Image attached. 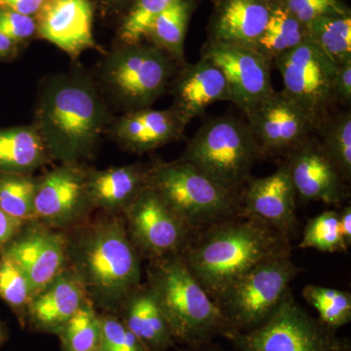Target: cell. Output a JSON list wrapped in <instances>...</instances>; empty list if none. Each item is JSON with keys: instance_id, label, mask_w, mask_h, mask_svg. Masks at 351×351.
<instances>
[{"instance_id": "cell-1", "label": "cell", "mask_w": 351, "mask_h": 351, "mask_svg": "<svg viewBox=\"0 0 351 351\" xmlns=\"http://www.w3.org/2000/svg\"><path fill=\"white\" fill-rule=\"evenodd\" d=\"M113 119L93 75L73 69L43 80L32 124L53 161L84 163L94 156Z\"/></svg>"}, {"instance_id": "cell-2", "label": "cell", "mask_w": 351, "mask_h": 351, "mask_svg": "<svg viewBox=\"0 0 351 351\" xmlns=\"http://www.w3.org/2000/svg\"><path fill=\"white\" fill-rule=\"evenodd\" d=\"M292 250L287 237L240 210L193 232L180 256L215 301L249 270Z\"/></svg>"}, {"instance_id": "cell-3", "label": "cell", "mask_w": 351, "mask_h": 351, "mask_svg": "<svg viewBox=\"0 0 351 351\" xmlns=\"http://www.w3.org/2000/svg\"><path fill=\"white\" fill-rule=\"evenodd\" d=\"M66 237L69 267L82 281L88 299L105 313L117 314L142 284V257L129 237L123 215L87 219Z\"/></svg>"}, {"instance_id": "cell-4", "label": "cell", "mask_w": 351, "mask_h": 351, "mask_svg": "<svg viewBox=\"0 0 351 351\" xmlns=\"http://www.w3.org/2000/svg\"><path fill=\"white\" fill-rule=\"evenodd\" d=\"M147 285L169 324L176 343L184 346L228 339L230 332L216 302L191 274L180 254L149 261Z\"/></svg>"}, {"instance_id": "cell-5", "label": "cell", "mask_w": 351, "mask_h": 351, "mask_svg": "<svg viewBox=\"0 0 351 351\" xmlns=\"http://www.w3.org/2000/svg\"><path fill=\"white\" fill-rule=\"evenodd\" d=\"M180 66L151 43L119 44L104 54L93 76L112 110L125 113L152 108Z\"/></svg>"}, {"instance_id": "cell-6", "label": "cell", "mask_w": 351, "mask_h": 351, "mask_svg": "<svg viewBox=\"0 0 351 351\" xmlns=\"http://www.w3.org/2000/svg\"><path fill=\"white\" fill-rule=\"evenodd\" d=\"M261 152L247 122L233 115L207 119L189 141L180 160L219 186L242 193Z\"/></svg>"}, {"instance_id": "cell-7", "label": "cell", "mask_w": 351, "mask_h": 351, "mask_svg": "<svg viewBox=\"0 0 351 351\" xmlns=\"http://www.w3.org/2000/svg\"><path fill=\"white\" fill-rule=\"evenodd\" d=\"M147 186L193 233L241 210V193L223 188L180 159L149 163Z\"/></svg>"}, {"instance_id": "cell-8", "label": "cell", "mask_w": 351, "mask_h": 351, "mask_svg": "<svg viewBox=\"0 0 351 351\" xmlns=\"http://www.w3.org/2000/svg\"><path fill=\"white\" fill-rule=\"evenodd\" d=\"M301 272L291 252L260 263L226 288L214 302L230 329L228 339L267 322Z\"/></svg>"}, {"instance_id": "cell-9", "label": "cell", "mask_w": 351, "mask_h": 351, "mask_svg": "<svg viewBox=\"0 0 351 351\" xmlns=\"http://www.w3.org/2000/svg\"><path fill=\"white\" fill-rule=\"evenodd\" d=\"M237 351H343L350 339L307 313L292 291L262 326L228 339Z\"/></svg>"}, {"instance_id": "cell-10", "label": "cell", "mask_w": 351, "mask_h": 351, "mask_svg": "<svg viewBox=\"0 0 351 351\" xmlns=\"http://www.w3.org/2000/svg\"><path fill=\"white\" fill-rule=\"evenodd\" d=\"M272 64L282 77L283 91L304 110L317 132L336 103L332 82L337 64L309 40L277 57Z\"/></svg>"}, {"instance_id": "cell-11", "label": "cell", "mask_w": 351, "mask_h": 351, "mask_svg": "<svg viewBox=\"0 0 351 351\" xmlns=\"http://www.w3.org/2000/svg\"><path fill=\"white\" fill-rule=\"evenodd\" d=\"M127 232L141 257H169L184 250L193 232L147 186L123 213Z\"/></svg>"}, {"instance_id": "cell-12", "label": "cell", "mask_w": 351, "mask_h": 351, "mask_svg": "<svg viewBox=\"0 0 351 351\" xmlns=\"http://www.w3.org/2000/svg\"><path fill=\"white\" fill-rule=\"evenodd\" d=\"M90 168L84 163H61L38 177L34 219L58 230H71L93 211L87 188Z\"/></svg>"}, {"instance_id": "cell-13", "label": "cell", "mask_w": 351, "mask_h": 351, "mask_svg": "<svg viewBox=\"0 0 351 351\" xmlns=\"http://www.w3.org/2000/svg\"><path fill=\"white\" fill-rule=\"evenodd\" d=\"M201 57L216 64L228 82L230 101L246 114L274 93L271 62L257 50L237 44L207 40Z\"/></svg>"}, {"instance_id": "cell-14", "label": "cell", "mask_w": 351, "mask_h": 351, "mask_svg": "<svg viewBox=\"0 0 351 351\" xmlns=\"http://www.w3.org/2000/svg\"><path fill=\"white\" fill-rule=\"evenodd\" d=\"M2 254L19 265L34 297L69 267L68 237L34 219L25 223Z\"/></svg>"}, {"instance_id": "cell-15", "label": "cell", "mask_w": 351, "mask_h": 351, "mask_svg": "<svg viewBox=\"0 0 351 351\" xmlns=\"http://www.w3.org/2000/svg\"><path fill=\"white\" fill-rule=\"evenodd\" d=\"M245 115L261 156H285L316 132L304 110L283 90Z\"/></svg>"}, {"instance_id": "cell-16", "label": "cell", "mask_w": 351, "mask_h": 351, "mask_svg": "<svg viewBox=\"0 0 351 351\" xmlns=\"http://www.w3.org/2000/svg\"><path fill=\"white\" fill-rule=\"evenodd\" d=\"M297 198L339 205L346 198V182L320 141L309 136L284 156Z\"/></svg>"}, {"instance_id": "cell-17", "label": "cell", "mask_w": 351, "mask_h": 351, "mask_svg": "<svg viewBox=\"0 0 351 351\" xmlns=\"http://www.w3.org/2000/svg\"><path fill=\"white\" fill-rule=\"evenodd\" d=\"M241 211L293 239L298 230L297 193L285 163L267 177L249 178L242 189Z\"/></svg>"}, {"instance_id": "cell-18", "label": "cell", "mask_w": 351, "mask_h": 351, "mask_svg": "<svg viewBox=\"0 0 351 351\" xmlns=\"http://www.w3.org/2000/svg\"><path fill=\"white\" fill-rule=\"evenodd\" d=\"M90 0H45L34 18L38 38L54 44L73 60L85 51L101 50L93 36Z\"/></svg>"}, {"instance_id": "cell-19", "label": "cell", "mask_w": 351, "mask_h": 351, "mask_svg": "<svg viewBox=\"0 0 351 351\" xmlns=\"http://www.w3.org/2000/svg\"><path fill=\"white\" fill-rule=\"evenodd\" d=\"M188 123L174 108H152L114 117L107 134L124 151L143 154L181 140Z\"/></svg>"}, {"instance_id": "cell-20", "label": "cell", "mask_w": 351, "mask_h": 351, "mask_svg": "<svg viewBox=\"0 0 351 351\" xmlns=\"http://www.w3.org/2000/svg\"><path fill=\"white\" fill-rule=\"evenodd\" d=\"M172 107L186 123L204 114L218 101H230L228 82L221 69L201 57L195 64L180 66L171 82Z\"/></svg>"}, {"instance_id": "cell-21", "label": "cell", "mask_w": 351, "mask_h": 351, "mask_svg": "<svg viewBox=\"0 0 351 351\" xmlns=\"http://www.w3.org/2000/svg\"><path fill=\"white\" fill-rule=\"evenodd\" d=\"M87 299L82 281L68 267L32 298L25 324L34 331L58 336Z\"/></svg>"}, {"instance_id": "cell-22", "label": "cell", "mask_w": 351, "mask_h": 351, "mask_svg": "<svg viewBox=\"0 0 351 351\" xmlns=\"http://www.w3.org/2000/svg\"><path fill=\"white\" fill-rule=\"evenodd\" d=\"M271 6L272 0H215L207 40L255 47Z\"/></svg>"}, {"instance_id": "cell-23", "label": "cell", "mask_w": 351, "mask_h": 351, "mask_svg": "<svg viewBox=\"0 0 351 351\" xmlns=\"http://www.w3.org/2000/svg\"><path fill=\"white\" fill-rule=\"evenodd\" d=\"M149 167V164L135 163L105 170L89 169L87 188L94 210L123 215L147 186Z\"/></svg>"}, {"instance_id": "cell-24", "label": "cell", "mask_w": 351, "mask_h": 351, "mask_svg": "<svg viewBox=\"0 0 351 351\" xmlns=\"http://www.w3.org/2000/svg\"><path fill=\"white\" fill-rule=\"evenodd\" d=\"M117 314L147 351H168L176 346L168 321L147 283L126 298Z\"/></svg>"}, {"instance_id": "cell-25", "label": "cell", "mask_w": 351, "mask_h": 351, "mask_svg": "<svg viewBox=\"0 0 351 351\" xmlns=\"http://www.w3.org/2000/svg\"><path fill=\"white\" fill-rule=\"evenodd\" d=\"M52 161L34 124L0 129V173L32 175Z\"/></svg>"}, {"instance_id": "cell-26", "label": "cell", "mask_w": 351, "mask_h": 351, "mask_svg": "<svg viewBox=\"0 0 351 351\" xmlns=\"http://www.w3.org/2000/svg\"><path fill=\"white\" fill-rule=\"evenodd\" d=\"M197 4L198 0L176 2L154 21L145 36L149 43L163 51L180 66L186 63L184 41L189 21Z\"/></svg>"}, {"instance_id": "cell-27", "label": "cell", "mask_w": 351, "mask_h": 351, "mask_svg": "<svg viewBox=\"0 0 351 351\" xmlns=\"http://www.w3.org/2000/svg\"><path fill=\"white\" fill-rule=\"evenodd\" d=\"M307 40V25L272 0L269 19L254 49L274 63L277 57Z\"/></svg>"}, {"instance_id": "cell-28", "label": "cell", "mask_w": 351, "mask_h": 351, "mask_svg": "<svg viewBox=\"0 0 351 351\" xmlns=\"http://www.w3.org/2000/svg\"><path fill=\"white\" fill-rule=\"evenodd\" d=\"M307 29L308 40L337 66L351 60V13L317 18Z\"/></svg>"}, {"instance_id": "cell-29", "label": "cell", "mask_w": 351, "mask_h": 351, "mask_svg": "<svg viewBox=\"0 0 351 351\" xmlns=\"http://www.w3.org/2000/svg\"><path fill=\"white\" fill-rule=\"evenodd\" d=\"M321 145L343 180H351V110L330 115L319 127Z\"/></svg>"}, {"instance_id": "cell-30", "label": "cell", "mask_w": 351, "mask_h": 351, "mask_svg": "<svg viewBox=\"0 0 351 351\" xmlns=\"http://www.w3.org/2000/svg\"><path fill=\"white\" fill-rule=\"evenodd\" d=\"M38 182L32 175L0 173V209L23 223L34 221Z\"/></svg>"}, {"instance_id": "cell-31", "label": "cell", "mask_w": 351, "mask_h": 351, "mask_svg": "<svg viewBox=\"0 0 351 351\" xmlns=\"http://www.w3.org/2000/svg\"><path fill=\"white\" fill-rule=\"evenodd\" d=\"M63 351H97L101 337L100 314L87 299L58 334Z\"/></svg>"}, {"instance_id": "cell-32", "label": "cell", "mask_w": 351, "mask_h": 351, "mask_svg": "<svg viewBox=\"0 0 351 351\" xmlns=\"http://www.w3.org/2000/svg\"><path fill=\"white\" fill-rule=\"evenodd\" d=\"M302 297L318 313V319L334 330L351 321V294L348 291L311 284L302 290Z\"/></svg>"}, {"instance_id": "cell-33", "label": "cell", "mask_w": 351, "mask_h": 351, "mask_svg": "<svg viewBox=\"0 0 351 351\" xmlns=\"http://www.w3.org/2000/svg\"><path fill=\"white\" fill-rule=\"evenodd\" d=\"M180 0H133L117 32L119 44L143 43L154 21Z\"/></svg>"}, {"instance_id": "cell-34", "label": "cell", "mask_w": 351, "mask_h": 351, "mask_svg": "<svg viewBox=\"0 0 351 351\" xmlns=\"http://www.w3.org/2000/svg\"><path fill=\"white\" fill-rule=\"evenodd\" d=\"M0 298L25 325L32 298L31 285L19 265L4 254L0 255Z\"/></svg>"}, {"instance_id": "cell-35", "label": "cell", "mask_w": 351, "mask_h": 351, "mask_svg": "<svg viewBox=\"0 0 351 351\" xmlns=\"http://www.w3.org/2000/svg\"><path fill=\"white\" fill-rule=\"evenodd\" d=\"M299 248L323 253L348 251L339 232L338 211L323 212L307 221Z\"/></svg>"}, {"instance_id": "cell-36", "label": "cell", "mask_w": 351, "mask_h": 351, "mask_svg": "<svg viewBox=\"0 0 351 351\" xmlns=\"http://www.w3.org/2000/svg\"><path fill=\"white\" fill-rule=\"evenodd\" d=\"M101 337L97 351H147L115 313L101 314Z\"/></svg>"}, {"instance_id": "cell-37", "label": "cell", "mask_w": 351, "mask_h": 351, "mask_svg": "<svg viewBox=\"0 0 351 351\" xmlns=\"http://www.w3.org/2000/svg\"><path fill=\"white\" fill-rule=\"evenodd\" d=\"M283 7L295 19L302 24L324 17V16L343 15L350 12V8L343 0H274Z\"/></svg>"}, {"instance_id": "cell-38", "label": "cell", "mask_w": 351, "mask_h": 351, "mask_svg": "<svg viewBox=\"0 0 351 351\" xmlns=\"http://www.w3.org/2000/svg\"><path fill=\"white\" fill-rule=\"evenodd\" d=\"M0 34L23 47L38 36L36 18L0 8Z\"/></svg>"}, {"instance_id": "cell-39", "label": "cell", "mask_w": 351, "mask_h": 351, "mask_svg": "<svg viewBox=\"0 0 351 351\" xmlns=\"http://www.w3.org/2000/svg\"><path fill=\"white\" fill-rule=\"evenodd\" d=\"M332 97L336 103L350 107L351 103V60L337 66L332 82Z\"/></svg>"}, {"instance_id": "cell-40", "label": "cell", "mask_w": 351, "mask_h": 351, "mask_svg": "<svg viewBox=\"0 0 351 351\" xmlns=\"http://www.w3.org/2000/svg\"><path fill=\"white\" fill-rule=\"evenodd\" d=\"M25 223L9 216L0 209V255L21 232Z\"/></svg>"}, {"instance_id": "cell-41", "label": "cell", "mask_w": 351, "mask_h": 351, "mask_svg": "<svg viewBox=\"0 0 351 351\" xmlns=\"http://www.w3.org/2000/svg\"><path fill=\"white\" fill-rule=\"evenodd\" d=\"M45 0H0V8L27 16H36Z\"/></svg>"}, {"instance_id": "cell-42", "label": "cell", "mask_w": 351, "mask_h": 351, "mask_svg": "<svg viewBox=\"0 0 351 351\" xmlns=\"http://www.w3.org/2000/svg\"><path fill=\"white\" fill-rule=\"evenodd\" d=\"M339 214V232L346 249L350 248L351 245V205H346L341 208Z\"/></svg>"}, {"instance_id": "cell-43", "label": "cell", "mask_w": 351, "mask_h": 351, "mask_svg": "<svg viewBox=\"0 0 351 351\" xmlns=\"http://www.w3.org/2000/svg\"><path fill=\"white\" fill-rule=\"evenodd\" d=\"M22 46L0 34V62H10L20 54Z\"/></svg>"}, {"instance_id": "cell-44", "label": "cell", "mask_w": 351, "mask_h": 351, "mask_svg": "<svg viewBox=\"0 0 351 351\" xmlns=\"http://www.w3.org/2000/svg\"><path fill=\"white\" fill-rule=\"evenodd\" d=\"M179 351H228L223 350L221 346L214 345L213 343H203L199 346H184Z\"/></svg>"}, {"instance_id": "cell-45", "label": "cell", "mask_w": 351, "mask_h": 351, "mask_svg": "<svg viewBox=\"0 0 351 351\" xmlns=\"http://www.w3.org/2000/svg\"><path fill=\"white\" fill-rule=\"evenodd\" d=\"M110 4H113V6L117 7H124L126 5L130 6L133 0H107Z\"/></svg>"}, {"instance_id": "cell-46", "label": "cell", "mask_w": 351, "mask_h": 351, "mask_svg": "<svg viewBox=\"0 0 351 351\" xmlns=\"http://www.w3.org/2000/svg\"><path fill=\"white\" fill-rule=\"evenodd\" d=\"M7 338L6 330L3 325L0 323V346L5 341Z\"/></svg>"}, {"instance_id": "cell-47", "label": "cell", "mask_w": 351, "mask_h": 351, "mask_svg": "<svg viewBox=\"0 0 351 351\" xmlns=\"http://www.w3.org/2000/svg\"><path fill=\"white\" fill-rule=\"evenodd\" d=\"M343 351H351V346H346V348Z\"/></svg>"}]
</instances>
